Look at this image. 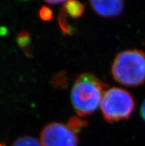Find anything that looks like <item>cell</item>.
I'll return each instance as SVG.
<instances>
[{"instance_id": "obj_1", "label": "cell", "mask_w": 145, "mask_h": 146, "mask_svg": "<svg viewBox=\"0 0 145 146\" xmlns=\"http://www.w3.org/2000/svg\"><path fill=\"white\" fill-rule=\"evenodd\" d=\"M108 85L92 74H80L71 91V102L80 117H88L98 109Z\"/></svg>"}, {"instance_id": "obj_2", "label": "cell", "mask_w": 145, "mask_h": 146, "mask_svg": "<svg viewBox=\"0 0 145 146\" xmlns=\"http://www.w3.org/2000/svg\"><path fill=\"white\" fill-rule=\"evenodd\" d=\"M113 77L127 87H136L145 82V53L132 49L120 52L111 67Z\"/></svg>"}, {"instance_id": "obj_3", "label": "cell", "mask_w": 145, "mask_h": 146, "mask_svg": "<svg viewBox=\"0 0 145 146\" xmlns=\"http://www.w3.org/2000/svg\"><path fill=\"white\" fill-rule=\"evenodd\" d=\"M100 107L103 118L107 122L127 119L134 111V97L124 89L112 87L105 92Z\"/></svg>"}, {"instance_id": "obj_4", "label": "cell", "mask_w": 145, "mask_h": 146, "mask_svg": "<svg viewBox=\"0 0 145 146\" xmlns=\"http://www.w3.org/2000/svg\"><path fill=\"white\" fill-rule=\"evenodd\" d=\"M40 144L41 146H78L79 139L64 124L51 122L41 132Z\"/></svg>"}, {"instance_id": "obj_5", "label": "cell", "mask_w": 145, "mask_h": 146, "mask_svg": "<svg viewBox=\"0 0 145 146\" xmlns=\"http://www.w3.org/2000/svg\"><path fill=\"white\" fill-rule=\"evenodd\" d=\"M96 13L105 18L119 17L124 10L125 0H89Z\"/></svg>"}, {"instance_id": "obj_6", "label": "cell", "mask_w": 145, "mask_h": 146, "mask_svg": "<svg viewBox=\"0 0 145 146\" xmlns=\"http://www.w3.org/2000/svg\"><path fill=\"white\" fill-rule=\"evenodd\" d=\"M65 15H69L70 17L77 19L81 17L85 12V5L76 0H69L64 6L62 11Z\"/></svg>"}, {"instance_id": "obj_7", "label": "cell", "mask_w": 145, "mask_h": 146, "mask_svg": "<svg viewBox=\"0 0 145 146\" xmlns=\"http://www.w3.org/2000/svg\"><path fill=\"white\" fill-rule=\"evenodd\" d=\"M87 123L86 121L80 119L78 117H73L68 121V128L73 132L74 133L79 132L84 127L87 126Z\"/></svg>"}, {"instance_id": "obj_8", "label": "cell", "mask_w": 145, "mask_h": 146, "mask_svg": "<svg viewBox=\"0 0 145 146\" xmlns=\"http://www.w3.org/2000/svg\"><path fill=\"white\" fill-rule=\"evenodd\" d=\"M12 146H41V144L35 138L25 136L16 139Z\"/></svg>"}, {"instance_id": "obj_9", "label": "cell", "mask_w": 145, "mask_h": 146, "mask_svg": "<svg viewBox=\"0 0 145 146\" xmlns=\"http://www.w3.org/2000/svg\"><path fill=\"white\" fill-rule=\"evenodd\" d=\"M17 40H18L19 45L21 48L25 49L27 47L29 46L30 43V34L28 32H21V33L18 35Z\"/></svg>"}, {"instance_id": "obj_10", "label": "cell", "mask_w": 145, "mask_h": 146, "mask_svg": "<svg viewBox=\"0 0 145 146\" xmlns=\"http://www.w3.org/2000/svg\"><path fill=\"white\" fill-rule=\"evenodd\" d=\"M39 17L44 21H49L52 18L51 11L48 7H42L39 11Z\"/></svg>"}, {"instance_id": "obj_11", "label": "cell", "mask_w": 145, "mask_h": 146, "mask_svg": "<svg viewBox=\"0 0 145 146\" xmlns=\"http://www.w3.org/2000/svg\"><path fill=\"white\" fill-rule=\"evenodd\" d=\"M66 81V77H65V76L62 75V74L57 75V76H56L55 77H54V79H53L54 85H55V86H59V87H62V85H65Z\"/></svg>"}, {"instance_id": "obj_12", "label": "cell", "mask_w": 145, "mask_h": 146, "mask_svg": "<svg viewBox=\"0 0 145 146\" xmlns=\"http://www.w3.org/2000/svg\"><path fill=\"white\" fill-rule=\"evenodd\" d=\"M44 1L49 5H59V4L67 2L69 0H44Z\"/></svg>"}, {"instance_id": "obj_13", "label": "cell", "mask_w": 145, "mask_h": 146, "mask_svg": "<svg viewBox=\"0 0 145 146\" xmlns=\"http://www.w3.org/2000/svg\"><path fill=\"white\" fill-rule=\"evenodd\" d=\"M141 113H142V117L144 119V120L145 121V100L142 103V108H141Z\"/></svg>"}, {"instance_id": "obj_14", "label": "cell", "mask_w": 145, "mask_h": 146, "mask_svg": "<svg viewBox=\"0 0 145 146\" xmlns=\"http://www.w3.org/2000/svg\"><path fill=\"white\" fill-rule=\"evenodd\" d=\"M0 146H5V145L2 144V143H0Z\"/></svg>"}]
</instances>
